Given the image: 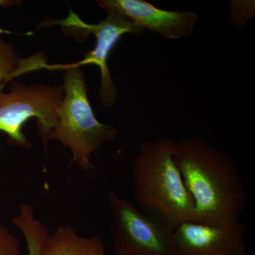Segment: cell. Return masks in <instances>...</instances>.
<instances>
[{"mask_svg":"<svg viewBox=\"0 0 255 255\" xmlns=\"http://www.w3.org/2000/svg\"><path fill=\"white\" fill-rule=\"evenodd\" d=\"M173 158L194 201L196 223L223 225L238 221L244 211L246 192L227 155L192 137L176 142Z\"/></svg>","mask_w":255,"mask_h":255,"instance_id":"obj_1","label":"cell"},{"mask_svg":"<svg viewBox=\"0 0 255 255\" xmlns=\"http://www.w3.org/2000/svg\"><path fill=\"white\" fill-rule=\"evenodd\" d=\"M175 145L167 137L143 142L133 167L135 205L174 228L195 222L194 201L174 163Z\"/></svg>","mask_w":255,"mask_h":255,"instance_id":"obj_2","label":"cell"},{"mask_svg":"<svg viewBox=\"0 0 255 255\" xmlns=\"http://www.w3.org/2000/svg\"><path fill=\"white\" fill-rule=\"evenodd\" d=\"M65 69L63 97L57 110L56 122L48 137L71 151L72 162L83 170L95 168L91 157L107 142L115 140L118 130L96 118L88 97L85 75L79 67L58 65Z\"/></svg>","mask_w":255,"mask_h":255,"instance_id":"obj_3","label":"cell"},{"mask_svg":"<svg viewBox=\"0 0 255 255\" xmlns=\"http://www.w3.org/2000/svg\"><path fill=\"white\" fill-rule=\"evenodd\" d=\"M63 97V86L43 84L26 86L13 82L9 92L0 90V131L7 135L10 145L31 148V142L22 128L29 119H36L38 132L46 149L48 135L54 127Z\"/></svg>","mask_w":255,"mask_h":255,"instance_id":"obj_4","label":"cell"},{"mask_svg":"<svg viewBox=\"0 0 255 255\" xmlns=\"http://www.w3.org/2000/svg\"><path fill=\"white\" fill-rule=\"evenodd\" d=\"M109 208L114 255H178L174 228L114 191L109 194Z\"/></svg>","mask_w":255,"mask_h":255,"instance_id":"obj_5","label":"cell"},{"mask_svg":"<svg viewBox=\"0 0 255 255\" xmlns=\"http://www.w3.org/2000/svg\"><path fill=\"white\" fill-rule=\"evenodd\" d=\"M60 24L69 35L75 38H86L90 34L95 36L96 44L93 50L86 53L81 61L72 64L80 68L81 65H97L100 70L101 88L99 97L106 107H112L117 97V89L114 85L108 67L109 57L120 38L127 33L140 34L142 30L136 27L127 18L114 12H107L105 20L97 24H88L82 21L70 10L68 17L61 21H54Z\"/></svg>","mask_w":255,"mask_h":255,"instance_id":"obj_6","label":"cell"},{"mask_svg":"<svg viewBox=\"0 0 255 255\" xmlns=\"http://www.w3.org/2000/svg\"><path fill=\"white\" fill-rule=\"evenodd\" d=\"M107 12L124 16L136 27L154 32L164 38L179 40L190 36L198 15L191 11H167L143 0H99Z\"/></svg>","mask_w":255,"mask_h":255,"instance_id":"obj_7","label":"cell"},{"mask_svg":"<svg viewBox=\"0 0 255 255\" xmlns=\"http://www.w3.org/2000/svg\"><path fill=\"white\" fill-rule=\"evenodd\" d=\"M244 225L188 221L174 228L178 255H246Z\"/></svg>","mask_w":255,"mask_h":255,"instance_id":"obj_8","label":"cell"},{"mask_svg":"<svg viewBox=\"0 0 255 255\" xmlns=\"http://www.w3.org/2000/svg\"><path fill=\"white\" fill-rule=\"evenodd\" d=\"M41 255H106V248L100 236L83 237L73 226L64 224L48 235Z\"/></svg>","mask_w":255,"mask_h":255,"instance_id":"obj_9","label":"cell"},{"mask_svg":"<svg viewBox=\"0 0 255 255\" xmlns=\"http://www.w3.org/2000/svg\"><path fill=\"white\" fill-rule=\"evenodd\" d=\"M46 63L41 55H34L27 59H21L14 47L2 38L0 31V90L6 82L27 72L46 68Z\"/></svg>","mask_w":255,"mask_h":255,"instance_id":"obj_10","label":"cell"},{"mask_svg":"<svg viewBox=\"0 0 255 255\" xmlns=\"http://www.w3.org/2000/svg\"><path fill=\"white\" fill-rule=\"evenodd\" d=\"M34 213L31 204L23 203L12 220L13 224L21 231L26 241L27 255H41L42 247L50 234L48 228L37 219Z\"/></svg>","mask_w":255,"mask_h":255,"instance_id":"obj_11","label":"cell"},{"mask_svg":"<svg viewBox=\"0 0 255 255\" xmlns=\"http://www.w3.org/2000/svg\"><path fill=\"white\" fill-rule=\"evenodd\" d=\"M0 255H23L17 238L0 221Z\"/></svg>","mask_w":255,"mask_h":255,"instance_id":"obj_12","label":"cell"},{"mask_svg":"<svg viewBox=\"0 0 255 255\" xmlns=\"http://www.w3.org/2000/svg\"><path fill=\"white\" fill-rule=\"evenodd\" d=\"M21 3L16 0H0V7H9V6L18 5Z\"/></svg>","mask_w":255,"mask_h":255,"instance_id":"obj_13","label":"cell"}]
</instances>
